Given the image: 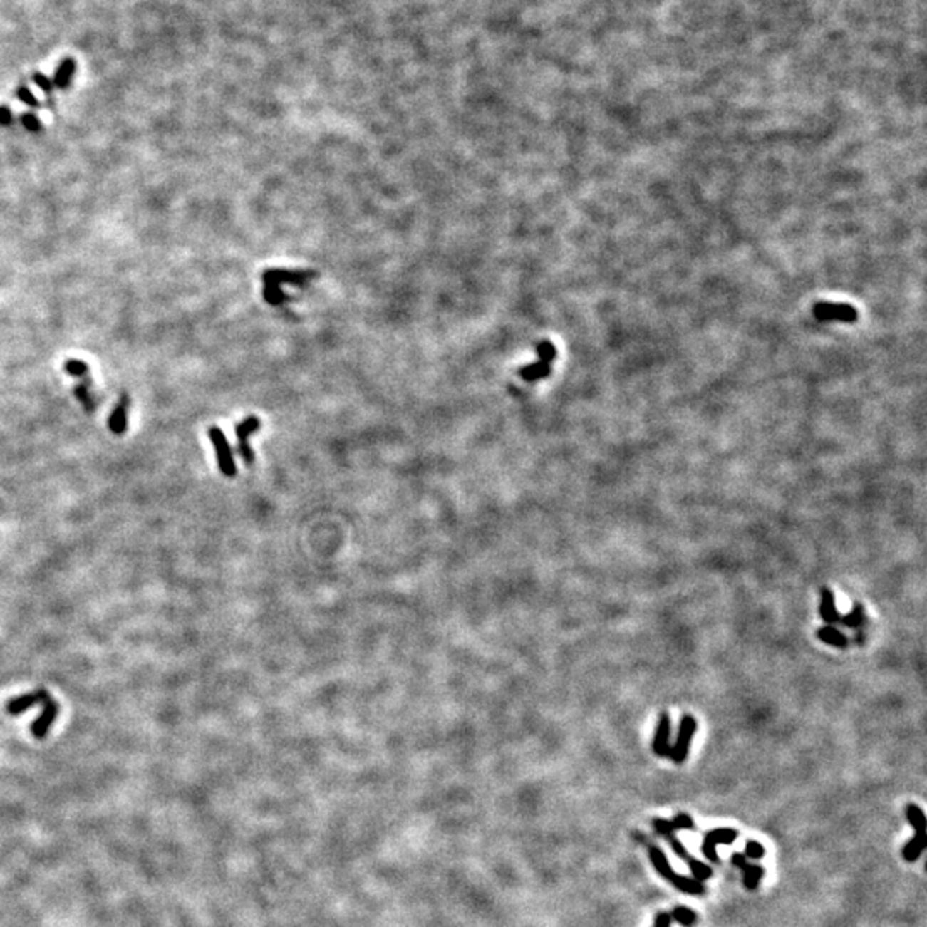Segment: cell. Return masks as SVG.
<instances>
[{
    "mask_svg": "<svg viewBox=\"0 0 927 927\" xmlns=\"http://www.w3.org/2000/svg\"><path fill=\"white\" fill-rule=\"evenodd\" d=\"M695 732H698V720H695L692 715H683L680 718V723H678L677 737H675L673 745L670 747V752H668V757L672 759L675 765L680 766L685 762L687 756H689L692 738H694Z\"/></svg>",
    "mask_w": 927,
    "mask_h": 927,
    "instance_id": "obj_1",
    "label": "cell"
},
{
    "mask_svg": "<svg viewBox=\"0 0 927 927\" xmlns=\"http://www.w3.org/2000/svg\"><path fill=\"white\" fill-rule=\"evenodd\" d=\"M208 438L212 442L213 448L217 452V462H218V469L220 472L224 474L225 477H234L237 474V467H236V460H234V454L232 448H230V443L225 436L224 431L220 430L218 426H212L208 430Z\"/></svg>",
    "mask_w": 927,
    "mask_h": 927,
    "instance_id": "obj_2",
    "label": "cell"
},
{
    "mask_svg": "<svg viewBox=\"0 0 927 927\" xmlns=\"http://www.w3.org/2000/svg\"><path fill=\"white\" fill-rule=\"evenodd\" d=\"M261 426L258 416H247L241 423L236 425V438H237V452L246 465L254 464V452L249 445V436L254 435Z\"/></svg>",
    "mask_w": 927,
    "mask_h": 927,
    "instance_id": "obj_3",
    "label": "cell"
},
{
    "mask_svg": "<svg viewBox=\"0 0 927 927\" xmlns=\"http://www.w3.org/2000/svg\"><path fill=\"white\" fill-rule=\"evenodd\" d=\"M814 318L821 321L838 320L843 323H855L859 320V311L850 304L843 303H817L812 308Z\"/></svg>",
    "mask_w": 927,
    "mask_h": 927,
    "instance_id": "obj_4",
    "label": "cell"
},
{
    "mask_svg": "<svg viewBox=\"0 0 927 927\" xmlns=\"http://www.w3.org/2000/svg\"><path fill=\"white\" fill-rule=\"evenodd\" d=\"M318 274L316 271L311 270H284V268H274V270H266L263 274V284H274V285H280L282 284H291V285H306V282L311 279H316Z\"/></svg>",
    "mask_w": 927,
    "mask_h": 927,
    "instance_id": "obj_5",
    "label": "cell"
},
{
    "mask_svg": "<svg viewBox=\"0 0 927 927\" xmlns=\"http://www.w3.org/2000/svg\"><path fill=\"white\" fill-rule=\"evenodd\" d=\"M670 738H672V718L666 711H663L658 718V725L656 730H654L653 735V742H651V749L654 752V756L658 757H666L670 752Z\"/></svg>",
    "mask_w": 927,
    "mask_h": 927,
    "instance_id": "obj_6",
    "label": "cell"
},
{
    "mask_svg": "<svg viewBox=\"0 0 927 927\" xmlns=\"http://www.w3.org/2000/svg\"><path fill=\"white\" fill-rule=\"evenodd\" d=\"M58 715V704L57 700H53L52 698H48L43 703V711L41 715L31 723V735L36 738V740H43L47 738L50 728H52L53 721H56Z\"/></svg>",
    "mask_w": 927,
    "mask_h": 927,
    "instance_id": "obj_7",
    "label": "cell"
},
{
    "mask_svg": "<svg viewBox=\"0 0 927 927\" xmlns=\"http://www.w3.org/2000/svg\"><path fill=\"white\" fill-rule=\"evenodd\" d=\"M732 864L744 872V886L747 888L749 891L756 889L766 874L765 867L757 866V864H750L749 859L745 857L744 854H733Z\"/></svg>",
    "mask_w": 927,
    "mask_h": 927,
    "instance_id": "obj_8",
    "label": "cell"
},
{
    "mask_svg": "<svg viewBox=\"0 0 927 927\" xmlns=\"http://www.w3.org/2000/svg\"><path fill=\"white\" fill-rule=\"evenodd\" d=\"M48 698H50V694L43 689L35 690V692H28V694L11 699L9 703L6 704V713H9V715H12V716L23 715V713L31 710L33 706H36V704H43Z\"/></svg>",
    "mask_w": 927,
    "mask_h": 927,
    "instance_id": "obj_9",
    "label": "cell"
},
{
    "mask_svg": "<svg viewBox=\"0 0 927 927\" xmlns=\"http://www.w3.org/2000/svg\"><path fill=\"white\" fill-rule=\"evenodd\" d=\"M129 405H131V398H129L128 393H123L117 400V404L112 410L110 418H108V430L117 436H123L128 430V410Z\"/></svg>",
    "mask_w": 927,
    "mask_h": 927,
    "instance_id": "obj_10",
    "label": "cell"
},
{
    "mask_svg": "<svg viewBox=\"0 0 927 927\" xmlns=\"http://www.w3.org/2000/svg\"><path fill=\"white\" fill-rule=\"evenodd\" d=\"M819 616L821 620L826 625H837L840 623V611L837 608V599H834V593L829 587H823L821 589V603H819Z\"/></svg>",
    "mask_w": 927,
    "mask_h": 927,
    "instance_id": "obj_11",
    "label": "cell"
},
{
    "mask_svg": "<svg viewBox=\"0 0 927 927\" xmlns=\"http://www.w3.org/2000/svg\"><path fill=\"white\" fill-rule=\"evenodd\" d=\"M816 636L821 643L832 646V648H837V649H845L849 648L850 644L849 637L843 634L840 628L834 627V625H824V627L817 628Z\"/></svg>",
    "mask_w": 927,
    "mask_h": 927,
    "instance_id": "obj_12",
    "label": "cell"
},
{
    "mask_svg": "<svg viewBox=\"0 0 927 927\" xmlns=\"http://www.w3.org/2000/svg\"><path fill=\"white\" fill-rule=\"evenodd\" d=\"M670 883H672L673 886L678 889V891L685 893V895L699 896V895H704V893H706V886H704V883H700V881L694 879V878H689V876L678 874V872H675V874L672 876V879H670Z\"/></svg>",
    "mask_w": 927,
    "mask_h": 927,
    "instance_id": "obj_13",
    "label": "cell"
},
{
    "mask_svg": "<svg viewBox=\"0 0 927 927\" xmlns=\"http://www.w3.org/2000/svg\"><path fill=\"white\" fill-rule=\"evenodd\" d=\"M648 851H649V859H651V864L654 866V869H656L658 874H660L661 878H665L668 881L672 879L675 871L672 869V866H670V862H668V859H666L665 851H663L660 846H654V845H648Z\"/></svg>",
    "mask_w": 927,
    "mask_h": 927,
    "instance_id": "obj_14",
    "label": "cell"
},
{
    "mask_svg": "<svg viewBox=\"0 0 927 927\" xmlns=\"http://www.w3.org/2000/svg\"><path fill=\"white\" fill-rule=\"evenodd\" d=\"M74 71H76V61L71 57L64 58V61L58 64L56 74H53V79H52L53 86L61 88V90H66V88L69 86L71 79H73Z\"/></svg>",
    "mask_w": 927,
    "mask_h": 927,
    "instance_id": "obj_15",
    "label": "cell"
},
{
    "mask_svg": "<svg viewBox=\"0 0 927 927\" xmlns=\"http://www.w3.org/2000/svg\"><path fill=\"white\" fill-rule=\"evenodd\" d=\"M926 846H927V834H913V837L905 843L903 850H901V855H903V859L907 862H916L922 855V851L926 850Z\"/></svg>",
    "mask_w": 927,
    "mask_h": 927,
    "instance_id": "obj_16",
    "label": "cell"
},
{
    "mask_svg": "<svg viewBox=\"0 0 927 927\" xmlns=\"http://www.w3.org/2000/svg\"><path fill=\"white\" fill-rule=\"evenodd\" d=\"M840 623L843 627L846 628H854V631H861V628L866 627L867 623V615H866V608H864L861 603H855L854 608H851L850 613H846L845 616H841Z\"/></svg>",
    "mask_w": 927,
    "mask_h": 927,
    "instance_id": "obj_17",
    "label": "cell"
},
{
    "mask_svg": "<svg viewBox=\"0 0 927 927\" xmlns=\"http://www.w3.org/2000/svg\"><path fill=\"white\" fill-rule=\"evenodd\" d=\"M551 373V364L543 363V361H538V363L527 364L519 369V376L526 381H538L547 378V376Z\"/></svg>",
    "mask_w": 927,
    "mask_h": 927,
    "instance_id": "obj_18",
    "label": "cell"
},
{
    "mask_svg": "<svg viewBox=\"0 0 927 927\" xmlns=\"http://www.w3.org/2000/svg\"><path fill=\"white\" fill-rule=\"evenodd\" d=\"M905 816H907L908 824L912 826L916 834H927V817L917 804H908L905 809Z\"/></svg>",
    "mask_w": 927,
    "mask_h": 927,
    "instance_id": "obj_19",
    "label": "cell"
},
{
    "mask_svg": "<svg viewBox=\"0 0 927 927\" xmlns=\"http://www.w3.org/2000/svg\"><path fill=\"white\" fill-rule=\"evenodd\" d=\"M738 838V832L733 828H715L711 832L706 833L704 840L715 843L716 846L718 845H730Z\"/></svg>",
    "mask_w": 927,
    "mask_h": 927,
    "instance_id": "obj_20",
    "label": "cell"
},
{
    "mask_svg": "<svg viewBox=\"0 0 927 927\" xmlns=\"http://www.w3.org/2000/svg\"><path fill=\"white\" fill-rule=\"evenodd\" d=\"M685 862H687V866H689V869L692 872V878L700 881V883L711 879L713 874H715V872H713L711 866H708V864L698 861V859L690 857V855H687Z\"/></svg>",
    "mask_w": 927,
    "mask_h": 927,
    "instance_id": "obj_21",
    "label": "cell"
},
{
    "mask_svg": "<svg viewBox=\"0 0 927 927\" xmlns=\"http://www.w3.org/2000/svg\"><path fill=\"white\" fill-rule=\"evenodd\" d=\"M263 297H265L266 303L271 306H282L284 303H287L289 301L287 294L282 291V287L274 284H265V287H263Z\"/></svg>",
    "mask_w": 927,
    "mask_h": 927,
    "instance_id": "obj_22",
    "label": "cell"
},
{
    "mask_svg": "<svg viewBox=\"0 0 927 927\" xmlns=\"http://www.w3.org/2000/svg\"><path fill=\"white\" fill-rule=\"evenodd\" d=\"M672 921L678 922L683 927H692L698 922V913L689 907H675L673 912H670Z\"/></svg>",
    "mask_w": 927,
    "mask_h": 927,
    "instance_id": "obj_23",
    "label": "cell"
},
{
    "mask_svg": "<svg viewBox=\"0 0 927 927\" xmlns=\"http://www.w3.org/2000/svg\"><path fill=\"white\" fill-rule=\"evenodd\" d=\"M64 369L67 375L74 376V378H85L88 380L90 376V366L81 359H67L64 364Z\"/></svg>",
    "mask_w": 927,
    "mask_h": 927,
    "instance_id": "obj_24",
    "label": "cell"
},
{
    "mask_svg": "<svg viewBox=\"0 0 927 927\" xmlns=\"http://www.w3.org/2000/svg\"><path fill=\"white\" fill-rule=\"evenodd\" d=\"M74 395H76L78 400L81 402L83 409H85L88 414L93 413L96 404H95V398H93V395H91L90 388H88L86 383H78L76 387H74Z\"/></svg>",
    "mask_w": 927,
    "mask_h": 927,
    "instance_id": "obj_25",
    "label": "cell"
},
{
    "mask_svg": "<svg viewBox=\"0 0 927 927\" xmlns=\"http://www.w3.org/2000/svg\"><path fill=\"white\" fill-rule=\"evenodd\" d=\"M536 352H538V358L539 361H543V363L551 364L553 361L556 359V347L549 341H543L541 343H538V349H536Z\"/></svg>",
    "mask_w": 927,
    "mask_h": 927,
    "instance_id": "obj_26",
    "label": "cell"
},
{
    "mask_svg": "<svg viewBox=\"0 0 927 927\" xmlns=\"http://www.w3.org/2000/svg\"><path fill=\"white\" fill-rule=\"evenodd\" d=\"M745 857L752 859V861H759L766 855V849L762 846V843H759L756 840H749L745 843Z\"/></svg>",
    "mask_w": 927,
    "mask_h": 927,
    "instance_id": "obj_27",
    "label": "cell"
},
{
    "mask_svg": "<svg viewBox=\"0 0 927 927\" xmlns=\"http://www.w3.org/2000/svg\"><path fill=\"white\" fill-rule=\"evenodd\" d=\"M21 124L31 133H40L41 129H43V124H41L38 115H35L33 112H24V114L21 115Z\"/></svg>",
    "mask_w": 927,
    "mask_h": 927,
    "instance_id": "obj_28",
    "label": "cell"
},
{
    "mask_svg": "<svg viewBox=\"0 0 927 927\" xmlns=\"http://www.w3.org/2000/svg\"><path fill=\"white\" fill-rule=\"evenodd\" d=\"M16 96H18L21 102L26 103L28 107H33V108H40L41 107L40 100L31 93V90H29L28 86H24V85L19 86L18 91H16Z\"/></svg>",
    "mask_w": 927,
    "mask_h": 927,
    "instance_id": "obj_29",
    "label": "cell"
},
{
    "mask_svg": "<svg viewBox=\"0 0 927 927\" xmlns=\"http://www.w3.org/2000/svg\"><path fill=\"white\" fill-rule=\"evenodd\" d=\"M670 823H672L675 832H680V829H692V828H694V819H692V817H690L689 814H687V812H678V814H675V817H673L672 821H670Z\"/></svg>",
    "mask_w": 927,
    "mask_h": 927,
    "instance_id": "obj_30",
    "label": "cell"
},
{
    "mask_svg": "<svg viewBox=\"0 0 927 927\" xmlns=\"http://www.w3.org/2000/svg\"><path fill=\"white\" fill-rule=\"evenodd\" d=\"M653 828H654V832H656V833L660 834V837H663V838H668L670 834H675V833H677V832H675V829H673L672 823H670V821H666V819H661V817H654V819H653Z\"/></svg>",
    "mask_w": 927,
    "mask_h": 927,
    "instance_id": "obj_31",
    "label": "cell"
},
{
    "mask_svg": "<svg viewBox=\"0 0 927 927\" xmlns=\"http://www.w3.org/2000/svg\"><path fill=\"white\" fill-rule=\"evenodd\" d=\"M31 79H33V81H35V85H36V86H40V88H41V91H43V93H47V95L52 93V90H53V83L50 81L48 76H45L43 73H35V74H33V76H31Z\"/></svg>",
    "mask_w": 927,
    "mask_h": 927,
    "instance_id": "obj_32",
    "label": "cell"
},
{
    "mask_svg": "<svg viewBox=\"0 0 927 927\" xmlns=\"http://www.w3.org/2000/svg\"><path fill=\"white\" fill-rule=\"evenodd\" d=\"M665 840L670 843V846H672V850L675 851V854H677L678 857H680V859H683V861H685L687 855H689V851H687L685 846H683V843H682L680 840H678V838L675 837V834H670V837H668V838H665Z\"/></svg>",
    "mask_w": 927,
    "mask_h": 927,
    "instance_id": "obj_33",
    "label": "cell"
},
{
    "mask_svg": "<svg viewBox=\"0 0 927 927\" xmlns=\"http://www.w3.org/2000/svg\"><path fill=\"white\" fill-rule=\"evenodd\" d=\"M700 850H703L704 857H706L708 861H710V862H718V861H720V859H718V851H716V845H715V843H711V841L704 840V841H703V846H700Z\"/></svg>",
    "mask_w": 927,
    "mask_h": 927,
    "instance_id": "obj_34",
    "label": "cell"
},
{
    "mask_svg": "<svg viewBox=\"0 0 927 927\" xmlns=\"http://www.w3.org/2000/svg\"><path fill=\"white\" fill-rule=\"evenodd\" d=\"M653 927H672V916L670 912H658L656 917H654Z\"/></svg>",
    "mask_w": 927,
    "mask_h": 927,
    "instance_id": "obj_35",
    "label": "cell"
},
{
    "mask_svg": "<svg viewBox=\"0 0 927 927\" xmlns=\"http://www.w3.org/2000/svg\"><path fill=\"white\" fill-rule=\"evenodd\" d=\"M12 124V112L6 105H0V125Z\"/></svg>",
    "mask_w": 927,
    "mask_h": 927,
    "instance_id": "obj_36",
    "label": "cell"
}]
</instances>
